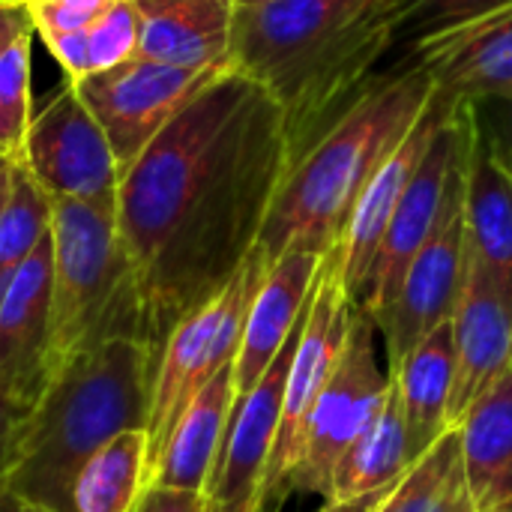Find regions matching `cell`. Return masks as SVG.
I'll list each match as a JSON object with an SVG mask.
<instances>
[{
	"instance_id": "1",
	"label": "cell",
	"mask_w": 512,
	"mask_h": 512,
	"mask_svg": "<svg viewBox=\"0 0 512 512\" xmlns=\"http://www.w3.org/2000/svg\"><path fill=\"white\" fill-rule=\"evenodd\" d=\"M291 162L282 108L228 66L123 171L117 231L156 357L174 324L246 264Z\"/></svg>"
},
{
	"instance_id": "2",
	"label": "cell",
	"mask_w": 512,
	"mask_h": 512,
	"mask_svg": "<svg viewBox=\"0 0 512 512\" xmlns=\"http://www.w3.org/2000/svg\"><path fill=\"white\" fill-rule=\"evenodd\" d=\"M396 39L393 0H273L234 9L228 66L276 99L297 159Z\"/></svg>"
},
{
	"instance_id": "3",
	"label": "cell",
	"mask_w": 512,
	"mask_h": 512,
	"mask_svg": "<svg viewBox=\"0 0 512 512\" xmlns=\"http://www.w3.org/2000/svg\"><path fill=\"white\" fill-rule=\"evenodd\" d=\"M156 351L111 336L57 366L0 441V512L36 504L72 512V483L111 438L147 426Z\"/></svg>"
},
{
	"instance_id": "4",
	"label": "cell",
	"mask_w": 512,
	"mask_h": 512,
	"mask_svg": "<svg viewBox=\"0 0 512 512\" xmlns=\"http://www.w3.org/2000/svg\"><path fill=\"white\" fill-rule=\"evenodd\" d=\"M435 93L432 75L414 60L369 87L288 168L255 252L273 264L291 249L327 255L375 171L408 138Z\"/></svg>"
},
{
	"instance_id": "5",
	"label": "cell",
	"mask_w": 512,
	"mask_h": 512,
	"mask_svg": "<svg viewBox=\"0 0 512 512\" xmlns=\"http://www.w3.org/2000/svg\"><path fill=\"white\" fill-rule=\"evenodd\" d=\"M51 201L54 276L45 378L111 336L141 339L138 288L117 231V204Z\"/></svg>"
},
{
	"instance_id": "6",
	"label": "cell",
	"mask_w": 512,
	"mask_h": 512,
	"mask_svg": "<svg viewBox=\"0 0 512 512\" xmlns=\"http://www.w3.org/2000/svg\"><path fill=\"white\" fill-rule=\"evenodd\" d=\"M267 261L252 249L246 264L237 270V276L204 306L192 309L186 318L174 324V330L165 336L153 384H150V408H147V453L150 468L180 420V414L189 408V402L225 369L234 366L243 324L249 303L267 273Z\"/></svg>"
},
{
	"instance_id": "7",
	"label": "cell",
	"mask_w": 512,
	"mask_h": 512,
	"mask_svg": "<svg viewBox=\"0 0 512 512\" xmlns=\"http://www.w3.org/2000/svg\"><path fill=\"white\" fill-rule=\"evenodd\" d=\"M375 333V321L357 306L339 363L309 414L300 459L282 489V501L288 495H321L327 504L339 459L387 402L393 381L378 360Z\"/></svg>"
},
{
	"instance_id": "8",
	"label": "cell",
	"mask_w": 512,
	"mask_h": 512,
	"mask_svg": "<svg viewBox=\"0 0 512 512\" xmlns=\"http://www.w3.org/2000/svg\"><path fill=\"white\" fill-rule=\"evenodd\" d=\"M354 309L357 306L342 279V255H339V246H333L321 258L312 297L300 321V336H297V348L291 357V369H288L282 423H279V435H276L264 489H261L273 510H279L282 489L300 459V444H303L309 414L339 363Z\"/></svg>"
},
{
	"instance_id": "9",
	"label": "cell",
	"mask_w": 512,
	"mask_h": 512,
	"mask_svg": "<svg viewBox=\"0 0 512 512\" xmlns=\"http://www.w3.org/2000/svg\"><path fill=\"white\" fill-rule=\"evenodd\" d=\"M477 129L480 120L474 117L459 162L453 168L438 225L423 243V249L417 252V258L408 264L390 309L375 324L378 333L384 336L390 369L408 351H414L429 333L444 327L456 312L465 282V180H468V159Z\"/></svg>"
},
{
	"instance_id": "10",
	"label": "cell",
	"mask_w": 512,
	"mask_h": 512,
	"mask_svg": "<svg viewBox=\"0 0 512 512\" xmlns=\"http://www.w3.org/2000/svg\"><path fill=\"white\" fill-rule=\"evenodd\" d=\"M222 69H180L135 57L117 69L87 75L81 84H75L108 135L120 177L174 120V114Z\"/></svg>"
},
{
	"instance_id": "11",
	"label": "cell",
	"mask_w": 512,
	"mask_h": 512,
	"mask_svg": "<svg viewBox=\"0 0 512 512\" xmlns=\"http://www.w3.org/2000/svg\"><path fill=\"white\" fill-rule=\"evenodd\" d=\"M24 165L51 198L117 204L120 165L102 123L72 84L33 114Z\"/></svg>"
},
{
	"instance_id": "12",
	"label": "cell",
	"mask_w": 512,
	"mask_h": 512,
	"mask_svg": "<svg viewBox=\"0 0 512 512\" xmlns=\"http://www.w3.org/2000/svg\"><path fill=\"white\" fill-rule=\"evenodd\" d=\"M474 117H477L474 102H456L453 114L438 129V135L432 138L417 174L411 177V183H408V189H405V195H402V201H399V207L387 225V234H384L381 249L375 255V264H372V273L366 282V294L360 303V309L375 324L390 309L408 264L417 258V252L423 249V243L429 240V234L438 225L444 195H447L453 168L459 162V153L465 147V138H468Z\"/></svg>"
},
{
	"instance_id": "13",
	"label": "cell",
	"mask_w": 512,
	"mask_h": 512,
	"mask_svg": "<svg viewBox=\"0 0 512 512\" xmlns=\"http://www.w3.org/2000/svg\"><path fill=\"white\" fill-rule=\"evenodd\" d=\"M456 348V384L450 426L512 369V291L465 252V282L450 318Z\"/></svg>"
},
{
	"instance_id": "14",
	"label": "cell",
	"mask_w": 512,
	"mask_h": 512,
	"mask_svg": "<svg viewBox=\"0 0 512 512\" xmlns=\"http://www.w3.org/2000/svg\"><path fill=\"white\" fill-rule=\"evenodd\" d=\"M306 315V312H303ZM300 327L288 339V345L276 354V360L267 366V372L258 378V384L234 399L231 420L225 429L222 453L216 462V471L210 477V486L204 492L207 504H246L258 495H264V477L273 456V444L282 423V405H285V384L291 357L297 348Z\"/></svg>"
},
{
	"instance_id": "15",
	"label": "cell",
	"mask_w": 512,
	"mask_h": 512,
	"mask_svg": "<svg viewBox=\"0 0 512 512\" xmlns=\"http://www.w3.org/2000/svg\"><path fill=\"white\" fill-rule=\"evenodd\" d=\"M459 99L444 96L438 87L426 105V111L420 114V120L414 123V129L408 132V138L393 150V156L375 171V177L369 180V186L363 189L345 234L339 240V255H342V279L345 288L354 300V306L363 303L366 294V282L375 264V255L381 249V240L387 234V225L411 183V177L417 174L432 138L438 135V129L447 123V117L453 114Z\"/></svg>"
},
{
	"instance_id": "16",
	"label": "cell",
	"mask_w": 512,
	"mask_h": 512,
	"mask_svg": "<svg viewBox=\"0 0 512 512\" xmlns=\"http://www.w3.org/2000/svg\"><path fill=\"white\" fill-rule=\"evenodd\" d=\"M51 234L21 261L0 294V396L21 414L45 381L51 330Z\"/></svg>"
},
{
	"instance_id": "17",
	"label": "cell",
	"mask_w": 512,
	"mask_h": 512,
	"mask_svg": "<svg viewBox=\"0 0 512 512\" xmlns=\"http://www.w3.org/2000/svg\"><path fill=\"white\" fill-rule=\"evenodd\" d=\"M435 87L459 102H512V3L411 45Z\"/></svg>"
},
{
	"instance_id": "18",
	"label": "cell",
	"mask_w": 512,
	"mask_h": 512,
	"mask_svg": "<svg viewBox=\"0 0 512 512\" xmlns=\"http://www.w3.org/2000/svg\"><path fill=\"white\" fill-rule=\"evenodd\" d=\"M321 258H324L321 252L291 249L267 267L249 303L237 360H234L237 396L249 393L258 384V378L267 372V366L276 360V354L288 345V339L300 327Z\"/></svg>"
},
{
	"instance_id": "19",
	"label": "cell",
	"mask_w": 512,
	"mask_h": 512,
	"mask_svg": "<svg viewBox=\"0 0 512 512\" xmlns=\"http://www.w3.org/2000/svg\"><path fill=\"white\" fill-rule=\"evenodd\" d=\"M141 18L138 57L180 69L228 66L234 0H132Z\"/></svg>"
},
{
	"instance_id": "20",
	"label": "cell",
	"mask_w": 512,
	"mask_h": 512,
	"mask_svg": "<svg viewBox=\"0 0 512 512\" xmlns=\"http://www.w3.org/2000/svg\"><path fill=\"white\" fill-rule=\"evenodd\" d=\"M234 366H225L180 414L153 468L150 486L204 495L216 471L234 408Z\"/></svg>"
},
{
	"instance_id": "21",
	"label": "cell",
	"mask_w": 512,
	"mask_h": 512,
	"mask_svg": "<svg viewBox=\"0 0 512 512\" xmlns=\"http://www.w3.org/2000/svg\"><path fill=\"white\" fill-rule=\"evenodd\" d=\"M465 252L512 291V165L480 129L465 180Z\"/></svg>"
},
{
	"instance_id": "22",
	"label": "cell",
	"mask_w": 512,
	"mask_h": 512,
	"mask_svg": "<svg viewBox=\"0 0 512 512\" xmlns=\"http://www.w3.org/2000/svg\"><path fill=\"white\" fill-rule=\"evenodd\" d=\"M390 381L405 414L408 453L414 465L453 429L450 399L456 384V348L450 321L429 333L414 351H408L390 369Z\"/></svg>"
},
{
	"instance_id": "23",
	"label": "cell",
	"mask_w": 512,
	"mask_h": 512,
	"mask_svg": "<svg viewBox=\"0 0 512 512\" xmlns=\"http://www.w3.org/2000/svg\"><path fill=\"white\" fill-rule=\"evenodd\" d=\"M465 480L477 512H512V369L459 420Z\"/></svg>"
},
{
	"instance_id": "24",
	"label": "cell",
	"mask_w": 512,
	"mask_h": 512,
	"mask_svg": "<svg viewBox=\"0 0 512 512\" xmlns=\"http://www.w3.org/2000/svg\"><path fill=\"white\" fill-rule=\"evenodd\" d=\"M408 468H411V453H408L405 414H402L396 387H390V396L375 414V420L339 459L327 504L354 501V498H366L372 492L390 489L405 477Z\"/></svg>"
},
{
	"instance_id": "25",
	"label": "cell",
	"mask_w": 512,
	"mask_h": 512,
	"mask_svg": "<svg viewBox=\"0 0 512 512\" xmlns=\"http://www.w3.org/2000/svg\"><path fill=\"white\" fill-rule=\"evenodd\" d=\"M150 486L144 429H129L99 447L72 483V512H135Z\"/></svg>"
},
{
	"instance_id": "26",
	"label": "cell",
	"mask_w": 512,
	"mask_h": 512,
	"mask_svg": "<svg viewBox=\"0 0 512 512\" xmlns=\"http://www.w3.org/2000/svg\"><path fill=\"white\" fill-rule=\"evenodd\" d=\"M375 512H477L465 480L459 432L450 429L420 456Z\"/></svg>"
},
{
	"instance_id": "27",
	"label": "cell",
	"mask_w": 512,
	"mask_h": 512,
	"mask_svg": "<svg viewBox=\"0 0 512 512\" xmlns=\"http://www.w3.org/2000/svg\"><path fill=\"white\" fill-rule=\"evenodd\" d=\"M51 210V195L24 162H15L9 195L0 207V294L21 261L51 234Z\"/></svg>"
},
{
	"instance_id": "28",
	"label": "cell",
	"mask_w": 512,
	"mask_h": 512,
	"mask_svg": "<svg viewBox=\"0 0 512 512\" xmlns=\"http://www.w3.org/2000/svg\"><path fill=\"white\" fill-rule=\"evenodd\" d=\"M33 123V24L0 51V156L24 162Z\"/></svg>"
},
{
	"instance_id": "29",
	"label": "cell",
	"mask_w": 512,
	"mask_h": 512,
	"mask_svg": "<svg viewBox=\"0 0 512 512\" xmlns=\"http://www.w3.org/2000/svg\"><path fill=\"white\" fill-rule=\"evenodd\" d=\"M141 42V18L132 0H114L99 21L87 30L90 48V75L117 69L138 57Z\"/></svg>"
},
{
	"instance_id": "30",
	"label": "cell",
	"mask_w": 512,
	"mask_h": 512,
	"mask_svg": "<svg viewBox=\"0 0 512 512\" xmlns=\"http://www.w3.org/2000/svg\"><path fill=\"white\" fill-rule=\"evenodd\" d=\"M507 3L512 0H393V12L399 39H408V45H414L432 33L450 30Z\"/></svg>"
},
{
	"instance_id": "31",
	"label": "cell",
	"mask_w": 512,
	"mask_h": 512,
	"mask_svg": "<svg viewBox=\"0 0 512 512\" xmlns=\"http://www.w3.org/2000/svg\"><path fill=\"white\" fill-rule=\"evenodd\" d=\"M33 24V33L54 36V33H87L99 15L114 0H18Z\"/></svg>"
},
{
	"instance_id": "32",
	"label": "cell",
	"mask_w": 512,
	"mask_h": 512,
	"mask_svg": "<svg viewBox=\"0 0 512 512\" xmlns=\"http://www.w3.org/2000/svg\"><path fill=\"white\" fill-rule=\"evenodd\" d=\"M135 512H204V495L147 486Z\"/></svg>"
},
{
	"instance_id": "33",
	"label": "cell",
	"mask_w": 512,
	"mask_h": 512,
	"mask_svg": "<svg viewBox=\"0 0 512 512\" xmlns=\"http://www.w3.org/2000/svg\"><path fill=\"white\" fill-rule=\"evenodd\" d=\"M30 27V18L18 0H0V51L24 30Z\"/></svg>"
},
{
	"instance_id": "34",
	"label": "cell",
	"mask_w": 512,
	"mask_h": 512,
	"mask_svg": "<svg viewBox=\"0 0 512 512\" xmlns=\"http://www.w3.org/2000/svg\"><path fill=\"white\" fill-rule=\"evenodd\" d=\"M393 489V486H390ZM390 489H381V492H372L366 498H354V501H333V504H324L321 512H375L381 507V501L390 495Z\"/></svg>"
},
{
	"instance_id": "35",
	"label": "cell",
	"mask_w": 512,
	"mask_h": 512,
	"mask_svg": "<svg viewBox=\"0 0 512 512\" xmlns=\"http://www.w3.org/2000/svg\"><path fill=\"white\" fill-rule=\"evenodd\" d=\"M204 512H276V510L267 504V498H264V495H258V498H252V501H246V504H231V507L207 504V501H204Z\"/></svg>"
},
{
	"instance_id": "36",
	"label": "cell",
	"mask_w": 512,
	"mask_h": 512,
	"mask_svg": "<svg viewBox=\"0 0 512 512\" xmlns=\"http://www.w3.org/2000/svg\"><path fill=\"white\" fill-rule=\"evenodd\" d=\"M12 165H15V162H9L6 156H0V207H3V201H6V195H9V183H12Z\"/></svg>"
},
{
	"instance_id": "37",
	"label": "cell",
	"mask_w": 512,
	"mask_h": 512,
	"mask_svg": "<svg viewBox=\"0 0 512 512\" xmlns=\"http://www.w3.org/2000/svg\"><path fill=\"white\" fill-rule=\"evenodd\" d=\"M15 414H18V411H15V408H12V405H9V402L0 396V441H3V435L9 432V426H12Z\"/></svg>"
},
{
	"instance_id": "38",
	"label": "cell",
	"mask_w": 512,
	"mask_h": 512,
	"mask_svg": "<svg viewBox=\"0 0 512 512\" xmlns=\"http://www.w3.org/2000/svg\"><path fill=\"white\" fill-rule=\"evenodd\" d=\"M3 512H54L48 510V507H36V504H18V507H9V510Z\"/></svg>"
},
{
	"instance_id": "39",
	"label": "cell",
	"mask_w": 512,
	"mask_h": 512,
	"mask_svg": "<svg viewBox=\"0 0 512 512\" xmlns=\"http://www.w3.org/2000/svg\"><path fill=\"white\" fill-rule=\"evenodd\" d=\"M261 3H273V0H234V6H261Z\"/></svg>"
},
{
	"instance_id": "40",
	"label": "cell",
	"mask_w": 512,
	"mask_h": 512,
	"mask_svg": "<svg viewBox=\"0 0 512 512\" xmlns=\"http://www.w3.org/2000/svg\"><path fill=\"white\" fill-rule=\"evenodd\" d=\"M510 165H512V162H510Z\"/></svg>"
}]
</instances>
